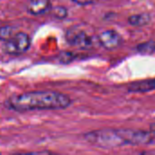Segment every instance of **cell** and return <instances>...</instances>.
Segmentation results:
<instances>
[{"label":"cell","mask_w":155,"mask_h":155,"mask_svg":"<svg viewBox=\"0 0 155 155\" xmlns=\"http://www.w3.org/2000/svg\"><path fill=\"white\" fill-rule=\"evenodd\" d=\"M69 95L56 91H32L14 94L5 101V106L17 113L62 110L69 107Z\"/></svg>","instance_id":"6da1fadb"},{"label":"cell","mask_w":155,"mask_h":155,"mask_svg":"<svg viewBox=\"0 0 155 155\" xmlns=\"http://www.w3.org/2000/svg\"><path fill=\"white\" fill-rule=\"evenodd\" d=\"M84 140L97 147L104 149L119 148L126 145L120 129H103L84 134Z\"/></svg>","instance_id":"7a4b0ae2"},{"label":"cell","mask_w":155,"mask_h":155,"mask_svg":"<svg viewBox=\"0 0 155 155\" xmlns=\"http://www.w3.org/2000/svg\"><path fill=\"white\" fill-rule=\"evenodd\" d=\"M31 38L25 32H17L9 40L4 42L3 51L9 55H20L25 54L31 46Z\"/></svg>","instance_id":"3957f363"},{"label":"cell","mask_w":155,"mask_h":155,"mask_svg":"<svg viewBox=\"0 0 155 155\" xmlns=\"http://www.w3.org/2000/svg\"><path fill=\"white\" fill-rule=\"evenodd\" d=\"M126 145H147L155 143V134L140 130L120 129Z\"/></svg>","instance_id":"277c9868"},{"label":"cell","mask_w":155,"mask_h":155,"mask_svg":"<svg viewBox=\"0 0 155 155\" xmlns=\"http://www.w3.org/2000/svg\"><path fill=\"white\" fill-rule=\"evenodd\" d=\"M65 39L73 46L81 49H89L93 45L92 37L82 29L72 27L65 33Z\"/></svg>","instance_id":"5b68a950"},{"label":"cell","mask_w":155,"mask_h":155,"mask_svg":"<svg viewBox=\"0 0 155 155\" xmlns=\"http://www.w3.org/2000/svg\"><path fill=\"white\" fill-rule=\"evenodd\" d=\"M98 40L102 46L108 50H114L123 44V37L114 30L103 31L98 35Z\"/></svg>","instance_id":"8992f818"},{"label":"cell","mask_w":155,"mask_h":155,"mask_svg":"<svg viewBox=\"0 0 155 155\" xmlns=\"http://www.w3.org/2000/svg\"><path fill=\"white\" fill-rule=\"evenodd\" d=\"M51 0H28L26 10L32 15H44L51 9Z\"/></svg>","instance_id":"52a82bcc"},{"label":"cell","mask_w":155,"mask_h":155,"mask_svg":"<svg viewBox=\"0 0 155 155\" xmlns=\"http://www.w3.org/2000/svg\"><path fill=\"white\" fill-rule=\"evenodd\" d=\"M155 90V78L134 82L128 85V91L132 93H147Z\"/></svg>","instance_id":"ba28073f"},{"label":"cell","mask_w":155,"mask_h":155,"mask_svg":"<svg viewBox=\"0 0 155 155\" xmlns=\"http://www.w3.org/2000/svg\"><path fill=\"white\" fill-rule=\"evenodd\" d=\"M128 22L133 26H145L151 22V15L147 13L133 15L128 18Z\"/></svg>","instance_id":"9c48e42d"},{"label":"cell","mask_w":155,"mask_h":155,"mask_svg":"<svg viewBox=\"0 0 155 155\" xmlns=\"http://www.w3.org/2000/svg\"><path fill=\"white\" fill-rule=\"evenodd\" d=\"M17 33L16 28L13 25H3L0 26V40L5 42L9 40L12 36H14Z\"/></svg>","instance_id":"30bf717a"},{"label":"cell","mask_w":155,"mask_h":155,"mask_svg":"<svg viewBox=\"0 0 155 155\" xmlns=\"http://www.w3.org/2000/svg\"><path fill=\"white\" fill-rule=\"evenodd\" d=\"M137 51L143 54H152L155 53V40H151L138 45Z\"/></svg>","instance_id":"8fae6325"},{"label":"cell","mask_w":155,"mask_h":155,"mask_svg":"<svg viewBox=\"0 0 155 155\" xmlns=\"http://www.w3.org/2000/svg\"><path fill=\"white\" fill-rule=\"evenodd\" d=\"M49 12L51 13V15L54 18H57V19H64L68 15L67 9L65 7H64V6H61V5L51 7Z\"/></svg>","instance_id":"7c38bea8"},{"label":"cell","mask_w":155,"mask_h":155,"mask_svg":"<svg viewBox=\"0 0 155 155\" xmlns=\"http://www.w3.org/2000/svg\"><path fill=\"white\" fill-rule=\"evenodd\" d=\"M72 1L80 5H86L91 4L94 0H72Z\"/></svg>","instance_id":"4fadbf2b"},{"label":"cell","mask_w":155,"mask_h":155,"mask_svg":"<svg viewBox=\"0 0 155 155\" xmlns=\"http://www.w3.org/2000/svg\"><path fill=\"white\" fill-rule=\"evenodd\" d=\"M150 131H151L152 133L155 134V123L152 124L150 125Z\"/></svg>","instance_id":"5bb4252c"}]
</instances>
